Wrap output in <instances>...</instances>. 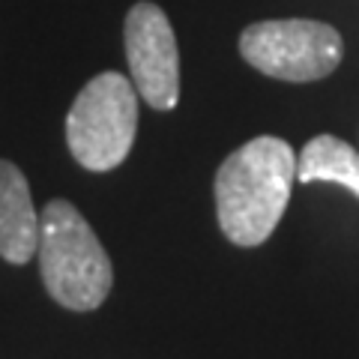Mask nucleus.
<instances>
[{
	"label": "nucleus",
	"instance_id": "6",
	"mask_svg": "<svg viewBox=\"0 0 359 359\" xmlns=\"http://www.w3.org/2000/svg\"><path fill=\"white\" fill-rule=\"evenodd\" d=\"M39 249V212L33 207L27 177L0 159V257L25 266Z\"/></svg>",
	"mask_w": 359,
	"mask_h": 359
},
{
	"label": "nucleus",
	"instance_id": "5",
	"mask_svg": "<svg viewBox=\"0 0 359 359\" xmlns=\"http://www.w3.org/2000/svg\"><path fill=\"white\" fill-rule=\"evenodd\" d=\"M126 60L138 96L156 111H171L180 99V51L165 9L156 4H135L123 27Z\"/></svg>",
	"mask_w": 359,
	"mask_h": 359
},
{
	"label": "nucleus",
	"instance_id": "1",
	"mask_svg": "<svg viewBox=\"0 0 359 359\" xmlns=\"http://www.w3.org/2000/svg\"><path fill=\"white\" fill-rule=\"evenodd\" d=\"M297 180V156L276 135H261L233 150L216 171L219 228L233 245L255 249L273 237Z\"/></svg>",
	"mask_w": 359,
	"mask_h": 359
},
{
	"label": "nucleus",
	"instance_id": "4",
	"mask_svg": "<svg viewBox=\"0 0 359 359\" xmlns=\"http://www.w3.org/2000/svg\"><path fill=\"white\" fill-rule=\"evenodd\" d=\"M243 60L278 81H320L339 69L344 57L341 33L314 18L255 21L240 33Z\"/></svg>",
	"mask_w": 359,
	"mask_h": 359
},
{
	"label": "nucleus",
	"instance_id": "7",
	"mask_svg": "<svg viewBox=\"0 0 359 359\" xmlns=\"http://www.w3.org/2000/svg\"><path fill=\"white\" fill-rule=\"evenodd\" d=\"M299 183H335L359 198V150L335 135H314L297 156Z\"/></svg>",
	"mask_w": 359,
	"mask_h": 359
},
{
	"label": "nucleus",
	"instance_id": "2",
	"mask_svg": "<svg viewBox=\"0 0 359 359\" xmlns=\"http://www.w3.org/2000/svg\"><path fill=\"white\" fill-rule=\"evenodd\" d=\"M39 273L54 302L93 311L111 294L114 266L87 219L69 201H51L39 216Z\"/></svg>",
	"mask_w": 359,
	"mask_h": 359
},
{
	"label": "nucleus",
	"instance_id": "3",
	"mask_svg": "<svg viewBox=\"0 0 359 359\" xmlns=\"http://www.w3.org/2000/svg\"><path fill=\"white\" fill-rule=\"evenodd\" d=\"M138 132V90L132 78L102 72L90 78L66 114V141L87 171H111L129 156Z\"/></svg>",
	"mask_w": 359,
	"mask_h": 359
}]
</instances>
